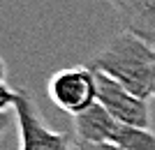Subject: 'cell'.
Listing matches in <instances>:
<instances>
[{
	"label": "cell",
	"instance_id": "obj_7",
	"mask_svg": "<svg viewBox=\"0 0 155 150\" xmlns=\"http://www.w3.org/2000/svg\"><path fill=\"white\" fill-rule=\"evenodd\" d=\"M111 143L123 150H155V132L148 127H132L118 123Z\"/></svg>",
	"mask_w": 155,
	"mask_h": 150
},
{
	"label": "cell",
	"instance_id": "obj_5",
	"mask_svg": "<svg viewBox=\"0 0 155 150\" xmlns=\"http://www.w3.org/2000/svg\"><path fill=\"white\" fill-rule=\"evenodd\" d=\"M125 33L155 46V0H109Z\"/></svg>",
	"mask_w": 155,
	"mask_h": 150
},
{
	"label": "cell",
	"instance_id": "obj_9",
	"mask_svg": "<svg viewBox=\"0 0 155 150\" xmlns=\"http://www.w3.org/2000/svg\"><path fill=\"white\" fill-rule=\"evenodd\" d=\"M72 150H123V148H118L116 143H81L74 139Z\"/></svg>",
	"mask_w": 155,
	"mask_h": 150
},
{
	"label": "cell",
	"instance_id": "obj_12",
	"mask_svg": "<svg viewBox=\"0 0 155 150\" xmlns=\"http://www.w3.org/2000/svg\"><path fill=\"white\" fill-rule=\"evenodd\" d=\"M153 97H155V88H153Z\"/></svg>",
	"mask_w": 155,
	"mask_h": 150
},
{
	"label": "cell",
	"instance_id": "obj_10",
	"mask_svg": "<svg viewBox=\"0 0 155 150\" xmlns=\"http://www.w3.org/2000/svg\"><path fill=\"white\" fill-rule=\"evenodd\" d=\"M7 127H9V118H7V113H2L0 116V136L7 132Z\"/></svg>",
	"mask_w": 155,
	"mask_h": 150
},
{
	"label": "cell",
	"instance_id": "obj_2",
	"mask_svg": "<svg viewBox=\"0 0 155 150\" xmlns=\"http://www.w3.org/2000/svg\"><path fill=\"white\" fill-rule=\"evenodd\" d=\"M46 92L58 109L79 116L97 104V74L91 65L65 67L49 78Z\"/></svg>",
	"mask_w": 155,
	"mask_h": 150
},
{
	"label": "cell",
	"instance_id": "obj_3",
	"mask_svg": "<svg viewBox=\"0 0 155 150\" xmlns=\"http://www.w3.org/2000/svg\"><path fill=\"white\" fill-rule=\"evenodd\" d=\"M14 118L19 125L21 150H72L74 141H70V136L63 132H53L44 123L37 104L32 102V97L23 88L16 90Z\"/></svg>",
	"mask_w": 155,
	"mask_h": 150
},
{
	"label": "cell",
	"instance_id": "obj_11",
	"mask_svg": "<svg viewBox=\"0 0 155 150\" xmlns=\"http://www.w3.org/2000/svg\"><path fill=\"white\" fill-rule=\"evenodd\" d=\"M5 74H7V69H5V60L0 58V83H5Z\"/></svg>",
	"mask_w": 155,
	"mask_h": 150
},
{
	"label": "cell",
	"instance_id": "obj_4",
	"mask_svg": "<svg viewBox=\"0 0 155 150\" xmlns=\"http://www.w3.org/2000/svg\"><path fill=\"white\" fill-rule=\"evenodd\" d=\"M97 74V104L104 106L120 125L148 127L150 129V104L148 99L134 95L132 90L109 78L107 74Z\"/></svg>",
	"mask_w": 155,
	"mask_h": 150
},
{
	"label": "cell",
	"instance_id": "obj_6",
	"mask_svg": "<svg viewBox=\"0 0 155 150\" xmlns=\"http://www.w3.org/2000/svg\"><path fill=\"white\" fill-rule=\"evenodd\" d=\"M116 127L118 120L111 118V113L100 104L74 116V132H77V141L81 143H111Z\"/></svg>",
	"mask_w": 155,
	"mask_h": 150
},
{
	"label": "cell",
	"instance_id": "obj_8",
	"mask_svg": "<svg viewBox=\"0 0 155 150\" xmlns=\"http://www.w3.org/2000/svg\"><path fill=\"white\" fill-rule=\"evenodd\" d=\"M14 99H16V90H12L7 83H0V116L7 109H14Z\"/></svg>",
	"mask_w": 155,
	"mask_h": 150
},
{
	"label": "cell",
	"instance_id": "obj_1",
	"mask_svg": "<svg viewBox=\"0 0 155 150\" xmlns=\"http://www.w3.org/2000/svg\"><path fill=\"white\" fill-rule=\"evenodd\" d=\"M91 67L100 74L132 90L143 99L153 97L155 88V46L132 33H120L107 42L104 49L91 60Z\"/></svg>",
	"mask_w": 155,
	"mask_h": 150
}]
</instances>
